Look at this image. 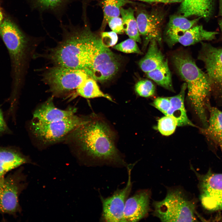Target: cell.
Segmentation results:
<instances>
[{"label": "cell", "mask_w": 222, "mask_h": 222, "mask_svg": "<svg viewBox=\"0 0 222 222\" xmlns=\"http://www.w3.org/2000/svg\"><path fill=\"white\" fill-rule=\"evenodd\" d=\"M151 195L150 190L144 189L127 198L124 212L125 222L138 221L148 215Z\"/></svg>", "instance_id": "cell-13"}, {"label": "cell", "mask_w": 222, "mask_h": 222, "mask_svg": "<svg viewBox=\"0 0 222 222\" xmlns=\"http://www.w3.org/2000/svg\"><path fill=\"white\" fill-rule=\"evenodd\" d=\"M153 214L162 222H195V200L190 199L180 187L167 188L165 198L154 201Z\"/></svg>", "instance_id": "cell-4"}, {"label": "cell", "mask_w": 222, "mask_h": 222, "mask_svg": "<svg viewBox=\"0 0 222 222\" xmlns=\"http://www.w3.org/2000/svg\"><path fill=\"white\" fill-rule=\"evenodd\" d=\"M195 173L199 180L200 199L203 207L211 211L222 210V174L210 170L205 175Z\"/></svg>", "instance_id": "cell-10"}, {"label": "cell", "mask_w": 222, "mask_h": 222, "mask_svg": "<svg viewBox=\"0 0 222 222\" xmlns=\"http://www.w3.org/2000/svg\"><path fill=\"white\" fill-rule=\"evenodd\" d=\"M158 43L155 40L150 42L146 54L139 61V66L146 73L155 69L165 60L163 55L158 47Z\"/></svg>", "instance_id": "cell-21"}, {"label": "cell", "mask_w": 222, "mask_h": 222, "mask_svg": "<svg viewBox=\"0 0 222 222\" xmlns=\"http://www.w3.org/2000/svg\"><path fill=\"white\" fill-rule=\"evenodd\" d=\"M135 90L139 96L147 97L152 96L154 94L155 88L151 81L144 80H141L136 83Z\"/></svg>", "instance_id": "cell-29"}, {"label": "cell", "mask_w": 222, "mask_h": 222, "mask_svg": "<svg viewBox=\"0 0 222 222\" xmlns=\"http://www.w3.org/2000/svg\"><path fill=\"white\" fill-rule=\"evenodd\" d=\"M177 126V122L175 119L170 116L165 115L158 120L157 129L162 135L168 136L174 133Z\"/></svg>", "instance_id": "cell-28"}, {"label": "cell", "mask_w": 222, "mask_h": 222, "mask_svg": "<svg viewBox=\"0 0 222 222\" xmlns=\"http://www.w3.org/2000/svg\"><path fill=\"white\" fill-rule=\"evenodd\" d=\"M152 105L165 115H167L171 105L169 97H157L154 100Z\"/></svg>", "instance_id": "cell-31"}, {"label": "cell", "mask_w": 222, "mask_h": 222, "mask_svg": "<svg viewBox=\"0 0 222 222\" xmlns=\"http://www.w3.org/2000/svg\"><path fill=\"white\" fill-rule=\"evenodd\" d=\"M147 77L159 85L173 91L171 76L167 60L155 69L146 73Z\"/></svg>", "instance_id": "cell-24"}, {"label": "cell", "mask_w": 222, "mask_h": 222, "mask_svg": "<svg viewBox=\"0 0 222 222\" xmlns=\"http://www.w3.org/2000/svg\"><path fill=\"white\" fill-rule=\"evenodd\" d=\"M61 27L63 39L48 57L55 66L86 71L92 45L99 35L86 25L81 27L61 24Z\"/></svg>", "instance_id": "cell-2"}, {"label": "cell", "mask_w": 222, "mask_h": 222, "mask_svg": "<svg viewBox=\"0 0 222 222\" xmlns=\"http://www.w3.org/2000/svg\"><path fill=\"white\" fill-rule=\"evenodd\" d=\"M133 165L128 167V178L126 186L115 191L110 197L101 198L102 220L106 222H125L124 212L126 201L131 191L132 183L131 171Z\"/></svg>", "instance_id": "cell-12"}, {"label": "cell", "mask_w": 222, "mask_h": 222, "mask_svg": "<svg viewBox=\"0 0 222 222\" xmlns=\"http://www.w3.org/2000/svg\"><path fill=\"white\" fill-rule=\"evenodd\" d=\"M170 2L171 3L182 2L183 0H166Z\"/></svg>", "instance_id": "cell-38"}, {"label": "cell", "mask_w": 222, "mask_h": 222, "mask_svg": "<svg viewBox=\"0 0 222 222\" xmlns=\"http://www.w3.org/2000/svg\"><path fill=\"white\" fill-rule=\"evenodd\" d=\"M76 109H69L63 110L54 105L52 97H50L35 111L34 121L41 123H50L60 121L75 115Z\"/></svg>", "instance_id": "cell-15"}, {"label": "cell", "mask_w": 222, "mask_h": 222, "mask_svg": "<svg viewBox=\"0 0 222 222\" xmlns=\"http://www.w3.org/2000/svg\"><path fill=\"white\" fill-rule=\"evenodd\" d=\"M198 59L204 64L212 89L222 101V48L203 43Z\"/></svg>", "instance_id": "cell-11"}, {"label": "cell", "mask_w": 222, "mask_h": 222, "mask_svg": "<svg viewBox=\"0 0 222 222\" xmlns=\"http://www.w3.org/2000/svg\"><path fill=\"white\" fill-rule=\"evenodd\" d=\"M89 78L84 70L55 65L48 69L43 76L50 91L55 94L76 89Z\"/></svg>", "instance_id": "cell-7"}, {"label": "cell", "mask_w": 222, "mask_h": 222, "mask_svg": "<svg viewBox=\"0 0 222 222\" xmlns=\"http://www.w3.org/2000/svg\"><path fill=\"white\" fill-rule=\"evenodd\" d=\"M219 25L222 32V19L219 22Z\"/></svg>", "instance_id": "cell-39"}, {"label": "cell", "mask_w": 222, "mask_h": 222, "mask_svg": "<svg viewBox=\"0 0 222 222\" xmlns=\"http://www.w3.org/2000/svg\"><path fill=\"white\" fill-rule=\"evenodd\" d=\"M0 36L9 53L14 75V86L20 81V75L28 44V39L17 25L9 18L0 25Z\"/></svg>", "instance_id": "cell-5"}, {"label": "cell", "mask_w": 222, "mask_h": 222, "mask_svg": "<svg viewBox=\"0 0 222 222\" xmlns=\"http://www.w3.org/2000/svg\"><path fill=\"white\" fill-rule=\"evenodd\" d=\"M86 120L74 115L60 121L50 123L32 121L31 130L33 134L44 143H52L71 133Z\"/></svg>", "instance_id": "cell-8"}, {"label": "cell", "mask_w": 222, "mask_h": 222, "mask_svg": "<svg viewBox=\"0 0 222 222\" xmlns=\"http://www.w3.org/2000/svg\"><path fill=\"white\" fill-rule=\"evenodd\" d=\"M163 19V15L158 12L142 10L138 13L136 18L138 29L144 37L146 45L153 40L161 42Z\"/></svg>", "instance_id": "cell-14"}, {"label": "cell", "mask_w": 222, "mask_h": 222, "mask_svg": "<svg viewBox=\"0 0 222 222\" xmlns=\"http://www.w3.org/2000/svg\"><path fill=\"white\" fill-rule=\"evenodd\" d=\"M71 133L80 151L92 164L123 166L125 164L116 147L113 131L101 119H86Z\"/></svg>", "instance_id": "cell-1"}, {"label": "cell", "mask_w": 222, "mask_h": 222, "mask_svg": "<svg viewBox=\"0 0 222 222\" xmlns=\"http://www.w3.org/2000/svg\"><path fill=\"white\" fill-rule=\"evenodd\" d=\"M6 125L2 114L0 110V132L5 131L6 129Z\"/></svg>", "instance_id": "cell-34"}, {"label": "cell", "mask_w": 222, "mask_h": 222, "mask_svg": "<svg viewBox=\"0 0 222 222\" xmlns=\"http://www.w3.org/2000/svg\"><path fill=\"white\" fill-rule=\"evenodd\" d=\"M20 169L0 180V213L15 215L20 212L19 196L26 186Z\"/></svg>", "instance_id": "cell-9"}, {"label": "cell", "mask_w": 222, "mask_h": 222, "mask_svg": "<svg viewBox=\"0 0 222 222\" xmlns=\"http://www.w3.org/2000/svg\"><path fill=\"white\" fill-rule=\"evenodd\" d=\"M32 7L40 11L58 13L72 0H29Z\"/></svg>", "instance_id": "cell-27"}, {"label": "cell", "mask_w": 222, "mask_h": 222, "mask_svg": "<svg viewBox=\"0 0 222 222\" xmlns=\"http://www.w3.org/2000/svg\"><path fill=\"white\" fill-rule=\"evenodd\" d=\"M200 18L190 20L183 15H174L169 21L166 32V37L179 35L193 27Z\"/></svg>", "instance_id": "cell-22"}, {"label": "cell", "mask_w": 222, "mask_h": 222, "mask_svg": "<svg viewBox=\"0 0 222 222\" xmlns=\"http://www.w3.org/2000/svg\"><path fill=\"white\" fill-rule=\"evenodd\" d=\"M171 59L175 69L187 84L188 100L204 128L206 127L208 125L206 112L211 106L209 97L212 90L207 75L187 53H176Z\"/></svg>", "instance_id": "cell-3"}, {"label": "cell", "mask_w": 222, "mask_h": 222, "mask_svg": "<svg viewBox=\"0 0 222 222\" xmlns=\"http://www.w3.org/2000/svg\"><path fill=\"white\" fill-rule=\"evenodd\" d=\"M101 35L102 43L106 47L113 46L117 41V34L113 31L102 32Z\"/></svg>", "instance_id": "cell-32"}, {"label": "cell", "mask_w": 222, "mask_h": 222, "mask_svg": "<svg viewBox=\"0 0 222 222\" xmlns=\"http://www.w3.org/2000/svg\"><path fill=\"white\" fill-rule=\"evenodd\" d=\"M113 48L116 50L125 53H142L136 42L130 38L115 45Z\"/></svg>", "instance_id": "cell-30"}, {"label": "cell", "mask_w": 222, "mask_h": 222, "mask_svg": "<svg viewBox=\"0 0 222 222\" xmlns=\"http://www.w3.org/2000/svg\"><path fill=\"white\" fill-rule=\"evenodd\" d=\"M3 15L0 7V25L3 19Z\"/></svg>", "instance_id": "cell-37"}, {"label": "cell", "mask_w": 222, "mask_h": 222, "mask_svg": "<svg viewBox=\"0 0 222 222\" xmlns=\"http://www.w3.org/2000/svg\"><path fill=\"white\" fill-rule=\"evenodd\" d=\"M218 34L217 32L205 30L202 25L194 26L183 34L166 38L170 46L179 43L184 46L194 44L203 40H210L214 39Z\"/></svg>", "instance_id": "cell-16"}, {"label": "cell", "mask_w": 222, "mask_h": 222, "mask_svg": "<svg viewBox=\"0 0 222 222\" xmlns=\"http://www.w3.org/2000/svg\"><path fill=\"white\" fill-rule=\"evenodd\" d=\"M112 31L117 34H121L124 33L122 19L119 17H115L109 18L107 22Z\"/></svg>", "instance_id": "cell-33"}, {"label": "cell", "mask_w": 222, "mask_h": 222, "mask_svg": "<svg viewBox=\"0 0 222 222\" xmlns=\"http://www.w3.org/2000/svg\"><path fill=\"white\" fill-rule=\"evenodd\" d=\"M219 14L222 17V0H219Z\"/></svg>", "instance_id": "cell-36"}, {"label": "cell", "mask_w": 222, "mask_h": 222, "mask_svg": "<svg viewBox=\"0 0 222 222\" xmlns=\"http://www.w3.org/2000/svg\"><path fill=\"white\" fill-rule=\"evenodd\" d=\"M179 11L186 17L196 16L208 21L213 11L214 0H183Z\"/></svg>", "instance_id": "cell-18"}, {"label": "cell", "mask_w": 222, "mask_h": 222, "mask_svg": "<svg viewBox=\"0 0 222 222\" xmlns=\"http://www.w3.org/2000/svg\"><path fill=\"white\" fill-rule=\"evenodd\" d=\"M120 14L122 17L124 32L130 38L141 43V39L136 19L134 15V10L131 8L124 9L122 7Z\"/></svg>", "instance_id": "cell-23"}, {"label": "cell", "mask_w": 222, "mask_h": 222, "mask_svg": "<svg viewBox=\"0 0 222 222\" xmlns=\"http://www.w3.org/2000/svg\"><path fill=\"white\" fill-rule=\"evenodd\" d=\"M208 111V126L201 129V131L213 145L219 147L222 152V111L211 106Z\"/></svg>", "instance_id": "cell-17"}, {"label": "cell", "mask_w": 222, "mask_h": 222, "mask_svg": "<svg viewBox=\"0 0 222 222\" xmlns=\"http://www.w3.org/2000/svg\"><path fill=\"white\" fill-rule=\"evenodd\" d=\"M187 88V84L184 83L182 85L178 94L169 97L171 105L166 115L175 119L178 126L189 125L196 127L188 118L185 107L184 99Z\"/></svg>", "instance_id": "cell-19"}, {"label": "cell", "mask_w": 222, "mask_h": 222, "mask_svg": "<svg viewBox=\"0 0 222 222\" xmlns=\"http://www.w3.org/2000/svg\"><path fill=\"white\" fill-rule=\"evenodd\" d=\"M104 14L101 28L104 29L108 19L112 17H119L121 8L125 5L132 3L129 0H100Z\"/></svg>", "instance_id": "cell-25"}, {"label": "cell", "mask_w": 222, "mask_h": 222, "mask_svg": "<svg viewBox=\"0 0 222 222\" xmlns=\"http://www.w3.org/2000/svg\"><path fill=\"white\" fill-rule=\"evenodd\" d=\"M29 162V160L19 151L10 148H0V180L9 171Z\"/></svg>", "instance_id": "cell-20"}, {"label": "cell", "mask_w": 222, "mask_h": 222, "mask_svg": "<svg viewBox=\"0 0 222 222\" xmlns=\"http://www.w3.org/2000/svg\"><path fill=\"white\" fill-rule=\"evenodd\" d=\"M120 66L116 55L102 44L100 34L92 47L86 70L89 77L101 82L108 80L117 73Z\"/></svg>", "instance_id": "cell-6"}, {"label": "cell", "mask_w": 222, "mask_h": 222, "mask_svg": "<svg viewBox=\"0 0 222 222\" xmlns=\"http://www.w3.org/2000/svg\"><path fill=\"white\" fill-rule=\"evenodd\" d=\"M76 89L77 94L85 98L103 97L113 101L110 96L100 90L96 81L91 78L87 79Z\"/></svg>", "instance_id": "cell-26"}, {"label": "cell", "mask_w": 222, "mask_h": 222, "mask_svg": "<svg viewBox=\"0 0 222 222\" xmlns=\"http://www.w3.org/2000/svg\"><path fill=\"white\" fill-rule=\"evenodd\" d=\"M147 2H157L168 3H171L170 2L166 0H137Z\"/></svg>", "instance_id": "cell-35"}]
</instances>
